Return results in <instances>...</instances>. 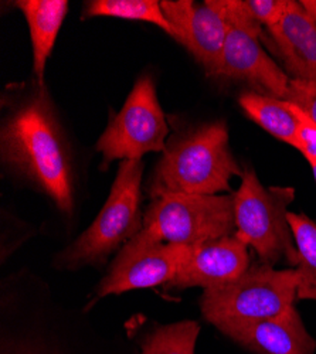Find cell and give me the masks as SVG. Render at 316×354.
<instances>
[{"label": "cell", "mask_w": 316, "mask_h": 354, "mask_svg": "<svg viewBox=\"0 0 316 354\" xmlns=\"http://www.w3.org/2000/svg\"><path fill=\"white\" fill-rule=\"evenodd\" d=\"M0 152L9 171L48 196L60 212L73 213L71 151L44 84L36 82L6 108Z\"/></svg>", "instance_id": "cell-1"}, {"label": "cell", "mask_w": 316, "mask_h": 354, "mask_svg": "<svg viewBox=\"0 0 316 354\" xmlns=\"http://www.w3.org/2000/svg\"><path fill=\"white\" fill-rule=\"evenodd\" d=\"M228 143L224 121L207 122L175 136L159 159L148 183L152 198L165 194H217L243 176Z\"/></svg>", "instance_id": "cell-2"}, {"label": "cell", "mask_w": 316, "mask_h": 354, "mask_svg": "<svg viewBox=\"0 0 316 354\" xmlns=\"http://www.w3.org/2000/svg\"><path fill=\"white\" fill-rule=\"evenodd\" d=\"M298 292L295 268L275 270L252 263L236 281L205 289L200 308L203 317L221 333L274 317L294 306Z\"/></svg>", "instance_id": "cell-3"}, {"label": "cell", "mask_w": 316, "mask_h": 354, "mask_svg": "<svg viewBox=\"0 0 316 354\" xmlns=\"http://www.w3.org/2000/svg\"><path fill=\"white\" fill-rule=\"evenodd\" d=\"M295 198L294 187H266L252 169H245L241 185L233 194L236 237L252 247L267 265L285 259L297 268L299 254L288 223V205Z\"/></svg>", "instance_id": "cell-4"}, {"label": "cell", "mask_w": 316, "mask_h": 354, "mask_svg": "<svg viewBox=\"0 0 316 354\" xmlns=\"http://www.w3.org/2000/svg\"><path fill=\"white\" fill-rule=\"evenodd\" d=\"M142 160H122L109 196L93 224L57 258L67 270L104 263L143 228L140 213Z\"/></svg>", "instance_id": "cell-5"}, {"label": "cell", "mask_w": 316, "mask_h": 354, "mask_svg": "<svg viewBox=\"0 0 316 354\" xmlns=\"http://www.w3.org/2000/svg\"><path fill=\"white\" fill-rule=\"evenodd\" d=\"M143 230L160 241L187 247L227 237L236 231L233 196H159L143 214Z\"/></svg>", "instance_id": "cell-6"}, {"label": "cell", "mask_w": 316, "mask_h": 354, "mask_svg": "<svg viewBox=\"0 0 316 354\" xmlns=\"http://www.w3.org/2000/svg\"><path fill=\"white\" fill-rule=\"evenodd\" d=\"M169 125L158 100L155 81L140 75L124 106L109 121L97 142L102 163L112 160H140L152 152H165Z\"/></svg>", "instance_id": "cell-7"}, {"label": "cell", "mask_w": 316, "mask_h": 354, "mask_svg": "<svg viewBox=\"0 0 316 354\" xmlns=\"http://www.w3.org/2000/svg\"><path fill=\"white\" fill-rule=\"evenodd\" d=\"M187 251V245L160 241L142 228L112 261L97 286V299L135 289L166 286L176 277Z\"/></svg>", "instance_id": "cell-8"}, {"label": "cell", "mask_w": 316, "mask_h": 354, "mask_svg": "<svg viewBox=\"0 0 316 354\" xmlns=\"http://www.w3.org/2000/svg\"><path fill=\"white\" fill-rule=\"evenodd\" d=\"M162 10L171 26L174 37L194 57L209 77H214L225 46L230 26L209 2L163 0Z\"/></svg>", "instance_id": "cell-9"}, {"label": "cell", "mask_w": 316, "mask_h": 354, "mask_svg": "<svg viewBox=\"0 0 316 354\" xmlns=\"http://www.w3.org/2000/svg\"><path fill=\"white\" fill-rule=\"evenodd\" d=\"M247 245L234 234L189 247L169 289H210L230 283L250 268Z\"/></svg>", "instance_id": "cell-10"}, {"label": "cell", "mask_w": 316, "mask_h": 354, "mask_svg": "<svg viewBox=\"0 0 316 354\" xmlns=\"http://www.w3.org/2000/svg\"><path fill=\"white\" fill-rule=\"evenodd\" d=\"M214 77L243 81L251 86L252 93L279 100H285L291 81L260 40L234 27H230Z\"/></svg>", "instance_id": "cell-11"}, {"label": "cell", "mask_w": 316, "mask_h": 354, "mask_svg": "<svg viewBox=\"0 0 316 354\" xmlns=\"http://www.w3.org/2000/svg\"><path fill=\"white\" fill-rule=\"evenodd\" d=\"M255 354H315L316 340L291 306L282 313L224 333Z\"/></svg>", "instance_id": "cell-12"}, {"label": "cell", "mask_w": 316, "mask_h": 354, "mask_svg": "<svg viewBox=\"0 0 316 354\" xmlns=\"http://www.w3.org/2000/svg\"><path fill=\"white\" fill-rule=\"evenodd\" d=\"M268 35L291 80L316 82V23L292 0L282 20Z\"/></svg>", "instance_id": "cell-13"}, {"label": "cell", "mask_w": 316, "mask_h": 354, "mask_svg": "<svg viewBox=\"0 0 316 354\" xmlns=\"http://www.w3.org/2000/svg\"><path fill=\"white\" fill-rule=\"evenodd\" d=\"M67 0H19L15 6L24 15L33 50V74L44 84L48 57L68 13Z\"/></svg>", "instance_id": "cell-14"}, {"label": "cell", "mask_w": 316, "mask_h": 354, "mask_svg": "<svg viewBox=\"0 0 316 354\" xmlns=\"http://www.w3.org/2000/svg\"><path fill=\"white\" fill-rule=\"evenodd\" d=\"M239 104L258 127L298 149L299 121L292 102L245 91L239 97Z\"/></svg>", "instance_id": "cell-15"}, {"label": "cell", "mask_w": 316, "mask_h": 354, "mask_svg": "<svg viewBox=\"0 0 316 354\" xmlns=\"http://www.w3.org/2000/svg\"><path fill=\"white\" fill-rule=\"evenodd\" d=\"M91 17H115L147 21L159 27L170 37L174 36L171 26L158 0H90V2L84 3L82 19Z\"/></svg>", "instance_id": "cell-16"}, {"label": "cell", "mask_w": 316, "mask_h": 354, "mask_svg": "<svg viewBox=\"0 0 316 354\" xmlns=\"http://www.w3.org/2000/svg\"><path fill=\"white\" fill-rule=\"evenodd\" d=\"M288 223L299 254L297 299L316 301V223L305 214L288 212Z\"/></svg>", "instance_id": "cell-17"}, {"label": "cell", "mask_w": 316, "mask_h": 354, "mask_svg": "<svg viewBox=\"0 0 316 354\" xmlns=\"http://www.w3.org/2000/svg\"><path fill=\"white\" fill-rule=\"evenodd\" d=\"M198 323L183 320L154 330L142 344V354H194Z\"/></svg>", "instance_id": "cell-18"}, {"label": "cell", "mask_w": 316, "mask_h": 354, "mask_svg": "<svg viewBox=\"0 0 316 354\" xmlns=\"http://www.w3.org/2000/svg\"><path fill=\"white\" fill-rule=\"evenodd\" d=\"M209 5L216 9L230 27L239 28V30L260 40L263 37V26L252 16L247 0H207Z\"/></svg>", "instance_id": "cell-19"}, {"label": "cell", "mask_w": 316, "mask_h": 354, "mask_svg": "<svg viewBox=\"0 0 316 354\" xmlns=\"http://www.w3.org/2000/svg\"><path fill=\"white\" fill-rule=\"evenodd\" d=\"M291 3L292 0H247L252 16L266 28L279 23Z\"/></svg>", "instance_id": "cell-20"}, {"label": "cell", "mask_w": 316, "mask_h": 354, "mask_svg": "<svg viewBox=\"0 0 316 354\" xmlns=\"http://www.w3.org/2000/svg\"><path fill=\"white\" fill-rule=\"evenodd\" d=\"M285 100L295 104L316 124V82L291 80Z\"/></svg>", "instance_id": "cell-21"}, {"label": "cell", "mask_w": 316, "mask_h": 354, "mask_svg": "<svg viewBox=\"0 0 316 354\" xmlns=\"http://www.w3.org/2000/svg\"><path fill=\"white\" fill-rule=\"evenodd\" d=\"M294 106L299 121L298 151L305 156V159L310 163V166H315L316 165V124L295 104Z\"/></svg>", "instance_id": "cell-22"}, {"label": "cell", "mask_w": 316, "mask_h": 354, "mask_svg": "<svg viewBox=\"0 0 316 354\" xmlns=\"http://www.w3.org/2000/svg\"><path fill=\"white\" fill-rule=\"evenodd\" d=\"M2 354H51L32 342H9L2 346Z\"/></svg>", "instance_id": "cell-23"}, {"label": "cell", "mask_w": 316, "mask_h": 354, "mask_svg": "<svg viewBox=\"0 0 316 354\" xmlns=\"http://www.w3.org/2000/svg\"><path fill=\"white\" fill-rule=\"evenodd\" d=\"M301 6L304 12L316 23V0H302Z\"/></svg>", "instance_id": "cell-24"}, {"label": "cell", "mask_w": 316, "mask_h": 354, "mask_svg": "<svg viewBox=\"0 0 316 354\" xmlns=\"http://www.w3.org/2000/svg\"><path fill=\"white\" fill-rule=\"evenodd\" d=\"M312 170H313V177H315V182H316V165L312 166Z\"/></svg>", "instance_id": "cell-25"}]
</instances>
